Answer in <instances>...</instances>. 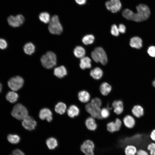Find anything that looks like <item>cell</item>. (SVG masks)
<instances>
[{"label": "cell", "instance_id": "obj_1", "mask_svg": "<svg viewBox=\"0 0 155 155\" xmlns=\"http://www.w3.org/2000/svg\"><path fill=\"white\" fill-rule=\"evenodd\" d=\"M137 12H133L132 20L136 22H141L147 20L149 17L150 11L146 5L140 4L136 6Z\"/></svg>", "mask_w": 155, "mask_h": 155}, {"label": "cell", "instance_id": "obj_2", "mask_svg": "<svg viewBox=\"0 0 155 155\" xmlns=\"http://www.w3.org/2000/svg\"><path fill=\"white\" fill-rule=\"evenodd\" d=\"M40 61L44 67L47 69H51L56 65V55L53 52L48 51L41 57Z\"/></svg>", "mask_w": 155, "mask_h": 155}, {"label": "cell", "instance_id": "obj_3", "mask_svg": "<svg viewBox=\"0 0 155 155\" xmlns=\"http://www.w3.org/2000/svg\"><path fill=\"white\" fill-rule=\"evenodd\" d=\"M48 30L50 33L53 34L59 35L62 33L63 28L57 15H54L51 18Z\"/></svg>", "mask_w": 155, "mask_h": 155}, {"label": "cell", "instance_id": "obj_4", "mask_svg": "<svg viewBox=\"0 0 155 155\" xmlns=\"http://www.w3.org/2000/svg\"><path fill=\"white\" fill-rule=\"evenodd\" d=\"M28 112L26 108L20 104H16L11 112L13 117L19 120H23L28 116Z\"/></svg>", "mask_w": 155, "mask_h": 155}, {"label": "cell", "instance_id": "obj_5", "mask_svg": "<svg viewBox=\"0 0 155 155\" xmlns=\"http://www.w3.org/2000/svg\"><path fill=\"white\" fill-rule=\"evenodd\" d=\"M95 144L91 140H85L82 144L80 150L84 155H95L94 150Z\"/></svg>", "mask_w": 155, "mask_h": 155}, {"label": "cell", "instance_id": "obj_6", "mask_svg": "<svg viewBox=\"0 0 155 155\" xmlns=\"http://www.w3.org/2000/svg\"><path fill=\"white\" fill-rule=\"evenodd\" d=\"M24 83L23 79L20 76H17L10 78L8 82L9 87L14 91H17L22 87Z\"/></svg>", "mask_w": 155, "mask_h": 155}, {"label": "cell", "instance_id": "obj_7", "mask_svg": "<svg viewBox=\"0 0 155 155\" xmlns=\"http://www.w3.org/2000/svg\"><path fill=\"white\" fill-rule=\"evenodd\" d=\"M85 108L86 111L90 115L91 117L98 120L102 119L100 115L101 108L89 102L85 105Z\"/></svg>", "mask_w": 155, "mask_h": 155}, {"label": "cell", "instance_id": "obj_8", "mask_svg": "<svg viewBox=\"0 0 155 155\" xmlns=\"http://www.w3.org/2000/svg\"><path fill=\"white\" fill-rule=\"evenodd\" d=\"M24 17L21 14H18L15 16H10L7 19L9 25L14 28L21 26L24 23Z\"/></svg>", "mask_w": 155, "mask_h": 155}, {"label": "cell", "instance_id": "obj_9", "mask_svg": "<svg viewBox=\"0 0 155 155\" xmlns=\"http://www.w3.org/2000/svg\"><path fill=\"white\" fill-rule=\"evenodd\" d=\"M105 5L108 10L113 13L119 11L122 7L121 3L120 0H109L106 2Z\"/></svg>", "mask_w": 155, "mask_h": 155}, {"label": "cell", "instance_id": "obj_10", "mask_svg": "<svg viewBox=\"0 0 155 155\" xmlns=\"http://www.w3.org/2000/svg\"><path fill=\"white\" fill-rule=\"evenodd\" d=\"M122 125V122L120 119L117 118L114 121L108 123L106 125L107 131L110 133H113L119 131Z\"/></svg>", "mask_w": 155, "mask_h": 155}, {"label": "cell", "instance_id": "obj_11", "mask_svg": "<svg viewBox=\"0 0 155 155\" xmlns=\"http://www.w3.org/2000/svg\"><path fill=\"white\" fill-rule=\"evenodd\" d=\"M94 51L96 53L99 62L102 65H106L108 61V59L104 49L100 47L96 48Z\"/></svg>", "mask_w": 155, "mask_h": 155}, {"label": "cell", "instance_id": "obj_12", "mask_svg": "<svg viewBox=\"0 0 155 155\" xmlns=\"http://www.w3.org/2000/svg\"><path fill=\"white\" fill-rule=\"evenodd\" d=\"M36 122L32 117L28 116L22 121V125L26 129L32 130L35 129Z\"/></svg>", "mask_w": 155, "mask_h": 155}, {"label": "cell", "instance_id": "obj_13", "mask_svg": "<svg viewBox=\"0 0 155 155\" xmlns=\"http://www.w3.org/2000/svg\"><path fill=\"white\" fill-rule=\"evenodd\" d=\"M111 106L114 113L117 115H120L123 112L124 104L123 102L121 100H114L112 102Z\"/></svg>", "mask_w": 155, "mask_h": 155}, {"label": "cell", "instance_id": "obj_14", "mask_svg": "<svg viewBox=\"0 0 155 155\" xmlns=\"http://www.w3.org/2000/svg\"><path fill=\"white\" fill-rule=\"evenodd\" d=\"M123 121L125 126L129 129L133 128L135 126L136 123L134 118L129 115L125 116L123 119Z\"/></svg>", "mask_w": 155, "mask_h": 155}, {"label": "cell", "instance_id": "obj_15", "mask_svg": "<svg viewBox=\"0 0 155 155\" xmlns=\"http://www.w3.org/2000/svg\"><path fill=\"white\" fill-rule=\"evenodd\" d=\"M95 119L90 116L87 117L85 121V125L87 129L90 131H94L97 128V124Z\"/></svg>", "mask_w": 155, "mask_h": 155}, {"label": "cell", "instance_id": "obj_16", "mask_svg": "<svg viewBox=\"0 0 155 155\" xmlns=\"http://www.w3.org/2000/svg\"><path fill=\"white\" fill-rule=\"evenodd\" d=\"M40 118L42 120L46 119L49 122L52 120V113L48 108H44L41 109L39 114Z\"/></svg>", "mask_w": 155, "mask_h": 155}, {"label": "cell", "instance_id": "obj_17", "mask_svg": "<svg viewBox=\"0 0 155 155\" xmlns=\"http://www.w3.org/2000/svg\"><path fill=\"white\" fill-rule=\"evenodd\" d=\"M78 98L82 103H87L90 101L91 96L88 91L85 90H82L78 93Z\"/></svg>", "mask_w": 155, "mask_h": 155}, {"label": "cell", "instance_id": "obj_18", "mask_svg": "<svg viewBox=\"0 0 155 155\" xmlns=\"http://www.w3.org/2000/svg\"><path fill=\"white\" fill-rule=\"evenodd\" d=\"M100 92L101 94L104 96H106L111 91V86L106 82H104L100 85L99 88Z\"/></svg>", "mask_w": 155, "mask_h": 155}, {"label": "cell", "instance_id": "obj_19", "mask_svg": "<svg viewBox=\"0 0 155 155\" xmlns=\"http://www.w3.org/2000/svg\"><path fill=\"white\" fill-rule=\"evenodd\" d=\"M131 112L133 115L137 118L141 117L144 114V108L138 104L134 106L132 108Z\"/></svg>", "mask_w": 155, "mask_h": 155}, {"label": "cell", "instance_id": "obj_20", "mask_svg": "<svg viewBox=\"0 0 155 155\" xmlns=\"http://www.w3.org/2000/svg\"><path fill=\"white\" fill-rule=\"evenodd\" d=\"M103 71L102 69L99 67H95L91 70L90 73V75L93 79L98 80L102 77Z\"/></svg>", "mask_w": 155, "mask_h": 155}, {"label": "cell", "instance_id": "obj_21", "mask_svg": "<svg viewBox=\"0 0 155 155\" xmlns=\"http://www.w3.org/2000/svg\"><path fill=\"white\" fill-rule=\"evenodd\" d=\"M91 61L88 57H84L80 60V67L82 69H89L91 67Z\"/></svg>", "mask_w": 155, "mask_h": 155}, {"label": "cell", "instance_id": "obj_22", "mask_svg": "<svg viewBox=\"0 0 155 155\" xmlns=\"http://www.w3.org/2000/svg\"><path fill=\"white\" fill-rule=\"evenodd\" d=\"M80 113L79 108L75 105H71L67 110L68 115L70 117L73 118L78 116Z\"/></svg>", "mask_w": 155, "mask_h": 155}, {"label": "cell", "instance_id": "obj_23", "mask_svg": "<svg viewBox=\"0 0 155 155\" xmlns=\"http://www.w3.org/2000/svg\"><path fill=\"white\" fill-rule=\"evenodd\" d=\"M142 40L140 38L135 36L131 39L130 45L132 47L139 49L142 46Z\"/></svg>", "mask_w": 155, "mask_h": 155}, {"label": "cell", "instance_id": "obj_24", "mask_svg": "<svg viewBox=\"0 0 155 155\" xmlns=\"http://www.w3.org/2000/svg\"><path fill=\"white\" fill-rule=\"evenodd\" d=\"M67 71L63 66H61L55 68L54 71V74L56 77L61 78L67 74Z\"/></svg>", "mask_w": 155, "mask_h": 155}, {"label": "cell", "instance_id": "obj_25", "mask_svg": "<svg viewBox=\"0 0 155 155\" xmlns=\"http://www.w3.org/2000/svg\"><path fill=\"white\" fill-rule=\"evenodd\" d=\"M75 56L78 58H82L85 57L86 54V50L83 47L78 46H76L74 49L73 51Z\"/></svg>", "mask_w": 155, "mask_h": 155}, {"label": "cell", "instance_id": "obj_26", "mask_svg": "<svg viewBox=\"0 0 155 155\" xmlns=\"http://www.w3.org/2000/svg\"><path fill=\"white\" fill-rule=\"evenodd\" d=\"M23 50L26 54L30 55L34 52L35 46L32 42H28L25 44Z\"/></svg>", "mask_w": 155, "mask_h": 155}, {"label": "cell", "instance_id": "obj_27", "mask_svg": "<svg viewBox=\"0 0 155 155\" xmlns=\"http://www.w3.org/2000/svg\"><path fill=\"white\" fill-rule=\"evenodd\" d=\"M137 151L136 147L132 145H127L124 148L125 155H136Z\"/></svg>", "mask_w": 155, "mask_h": 155}, {"label": "cell", "instance_id": "obj_28", "mask_svg": "<svg viewBox=\"0 0 155 155\" xmlns=\"http://www.w3.org/2000/svg\"><path fill=\"white\" fill-rule=\"evenodd\" d=\"M46 144L48 148L50 150L54 149L58 145L57 140L53 137L48 138L46 141Z\"/></svg>", "mask_w": 155, "mask_h": 155}, {"label": "cell", "instance_id": "obj_29", "mask_svg": "<svg viewBox=\"0 0 155 155\" xmlns=\"http://www.w3.org/2000/svg\"><path fill=\"white\" fill-rule=\"evenodd\" d=\"M18 97V94L14 91L9 92L6 96V99L9 102L13 103L17 101Z\"/></svg>", "mask_w": 155, "mask_h": 155}, {"label": "cell", "instance_id": "obj_30", "mask_svg": "<svg viewBox=\"0 0 155 155\" xmlns=\"http://www.w3.org/2000/svg\"><path fill=\"white\" fill-rule=\"evenodd\" d=\"M66 104L62 102H59L55 106V111L56 112L60 114L64 113L66 109Z\"/></svg>", "mask_w": 155, "mask_h": 155}, {"label": "cell", "instance_id": "obj_31", "mask_svg": "<svg viewBox=\"0 0 155 155\" xmlns=\"http://www.w3.org/2000/svg\"><path fill=\"white\" fill-rule=\"evenodd\" d=\"M39 18L41 21L45 24L49 23L51 20L50 14L46 12L40 13L39 16Z\"/></svg>", "mask_w": 155, "mask_h": 155}, {"label": "cell", "instance_id": "obj_32", "mask_svg": "<svg viewBox=\"0 0 155 155\" xmlns=\"http://www.w3.org/2000/svg\"><path fill=\"white\" fill-rule=\"evenodd\" d=\"M95 38L92 34H88L84 36L82 38V41L84 44L87 45L92 44L94 42Z\"/></svg>", "mask_w": 155, "mask_h": 155}, {"label": "cell", "instance_id": "obj_33", "mask_svg": "<svg viewBox=\"0 0 155 155\" xmlns=\"http://www.w3.org/2000/svg\"><path fill=\"white\" fill-rule=\"evenodd\" d=\"M8 141L12 144H17L20 141V138L19 136L16 134H9L7 137Z\"/></svg>", "mask_w": 155, "mask_h": 155}, {"label": "cell", "instance_id": "obj_34", "mask_svg": "<svg viewBox=\"0 0 155 155\" xmlns=\"http://www.w3.org/2000/svg\"><path fill=\"white\" fill-rule=\"evenodd\" d=\"M133 13L132 11L129 9H126L123 11L122 15L126 19L131 20Z\"/></svg>", "mask_w": 155, "mask_h": 155}, {"label": "cell", "instance_id": "obj_35", "mask_svg": "<svg viewBox=\"0 0 155 155\" xmlns=\"http://www.w3.org/2000/svg\"><path fill=\"white\" fill-rule=\"evenodd\" d=\"M110 113L107 108L104 107L101 109L100 115L102 119H105L108 118L110 115Z\"/></svg>", "mask_w": 155, "mask_h": 155}, {"label": "cell", "instance_id": "obj_36", "mask_svg": "<svg viewBox=\"0 0 155 155\" xmlns=\"http://www.w3.org/2000/svg\"><path fill=\"white\" fill-rule=\"evenodd\" d=\"M90 102L92 104L100 108L102 104V102L100 98L97 97L91 99Z\"/></svg>", "mask_w": 155, "mask_h": 155}, {"label": "cell", "instance_id": "obj_37", "mask_svg": "<svg viewBox=\"0 0 155 155\" xmlns=\"http://www.w3.org/2000/svg\"><path fill=\"white\" fill-rule=\"evenodd\" d=\"M148 152L150 155H155V143H151L147 147Z\"/></svg>", "mask_w": 155, "mask_h": 155}, {"label": "cell", "instance_id": "obj_38", "mask_svg": "<svg viewBox=\"0 0 155 155\" xmlns=\"http://www.w3.org/2000/svg\"><path fill=\"white\" fill-rule=\"evenodd\" d=\"M111 34L114 36H118L119 35L118 28L115 24L113 25L111 27Z\"/></svg>", "mask_w": 155, "mask_h": 155}, {"label": "cell", "instance_id": "obj_39", "mask_svg": "<svg viewBox=\"0 0 155 155\" xmlns=\"http://www.w3.org/2000/svg\"><path fill=\"white\" fill-rule=\"evenodd\" d=\"M149 55L152 57H155V46H151L149 47L147 50Z\"/></svg>", "mask_w": 155, "mask_h": 155}, {"label": "cell", "instance_id": "obj_40", "mask_svg": "<svg viewBox=\"0 0 155 155\" xmlns=\"http://www.w3.org/2000/svg\"><path fill=\"white\" fill-rule=\"evenodd\" d=\"M7 44L6 41L3 39L0 38V49H5L7 47Z\"/></svg>", "mask_w": 155, "mask_h": 155}, {"label": "cell", "instance_id": "obj_41", "mask_svg": "<svg viewBox=\"0 0 155 155\" xmlns=\"http://www.w3.org/2000/svg\"><path fill=\"white\" fill-rule=\"evenodd\" d=\"M119 31L121 33H124L126 31V28L125 26L123 24H120L118 27Z\"/></svg>", "mask_w": 155, "mask_h": 155}, {"label": "cell", "instance_id": "obj_42", "mask_svg": "<svg viewBox=\"0 0 155 155\" xmlns=\"http://www.w3.org/2000/svg\"><path fill=\"white\" fill-rule=\"evenodd\" d=\"M136 155H149V154L146 150L140 149L137 151Z\"/></svg>", "mask_w": 155, "mask_h": 155}, {"label": "cell", "instance_id": "obj_43", "mask_svg": "<svg viewBox=\"0 0 155 155\" xmlns=\"http://www.w3.org/2000/svg\"><path fill=\"white\" fill-rule=\"evenodd\" d=\"M13 155H25L24 153L20 150L16 149L12 152Z\"/></svg>", "mask_w": 155, "mask_h": 155}, {"label": "cell", "instance_id": "obj_44", "mask_svg": "<svg viewBox=\"0 0 155 155\" xmlns=\"http://www.w3.org/2000/svg\"><path fill=\"white\" fill-rule=\"evenodd\" d=\"M91 56L92 59L96 63L99 62L97 55L94 51L91 52Z\"/></svg>", "mask_w": 155, "mask_h": 155}, {"label": "cell", "instance_id": "obj_45", "mask_svg": "<svg viewBox=\"0 0 155 155\" xmlns=\"http://www.w3.org/2000/svg\"><path fill=\"white\" fill-rule=\"evenodd\" d=\"M150 137L151 140L155 142V129H153L151 132Z\"/></svg>", "mask_w": 155, "mask_h": 155}, {"label": "cell", "instance_id": "obj_46", "mask_svg": "<svg viewBox=\"0 0 155 155\" xmlns=\"http://www.w3.org/2000/svg\"><path fill=\"white\" fill-rule=\"evenodd\" d=\"M75 1L77 4L80 5H84L86 2V0H75Z\"/></svg>", "mask_w": 155, "mask_h": 155}, {"label": "cell", "instance_id": "obj_47", "mask_svg": "<svg viewBox=\"0 0 155 155\" xmlns=\"http://www.w3.org/2000/svg\"><path fill=\"white\" fill-rule=\"evenodd\" d=\"M152 85L155 88V79L152 82Z\"/></svg>", "mask_w": 155, "mask_h": 155}, {"label": "cell", "instance_id": "obj_48", "mask_svg": "<svg viewBox=\"0 0 155 155\" xmlns=\"http://www.w3.org/2000/svg\"><path fill=\"white\" fill-rule=\"evenodd\" d=\"M2 89V85L0 83V93L1 92Z\"/></svg>", "mask_w": 155, "mask_h": 155}, {"label": "cell", "instance_id": "obj_49", "mask_svg": "<svg viewBox=\"0 0 155 155\" xmlns=\"http://www.w3.org/2000/svg\"></svg>", "mask_w": 155, "mask_h": 155}]
</instances>
